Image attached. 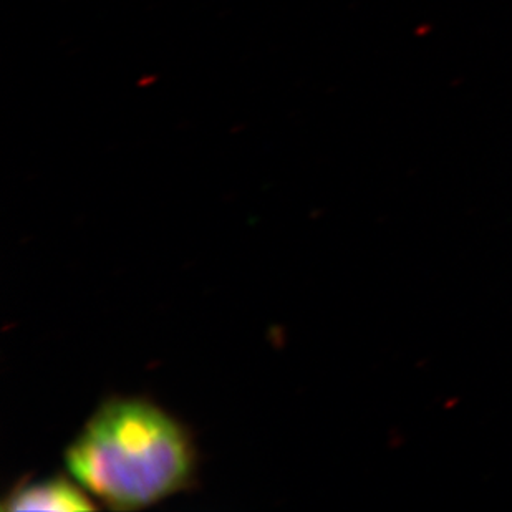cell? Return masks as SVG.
<instances>
[{"mask_svg": "<svg viewBox=\"0 0 512 512\" xmlns=\"http://www.w3.org/2000/svg\"><path fill=\"white\" fill-rule=\"evenodd\" d=\"M2 511H92L95 504L90 501L82 484H75L63 476L42 479L35 483L20 484L12 489L0 506Z\"/></svg>", "mask_w": 512, "mask_h": 512, "instance_id": "7a4b0ae2", "label": "cell"}, {"mask_svg": "<svg viewBox=\"0 0 512 512\" xmlns=\"http://www.w3.org/2000/svg\"><path fill=\"white\" fill-rule=\"evenodd\" d=\"M72 478L116 511L150 508L193 483L196 451L188 431L141 398L103 403L65 453Z\"/></svg>", "mask_w": 512, "mask_h": 512, "instance_id": "6da1fadb", "label": "cell"}]
</instances>
